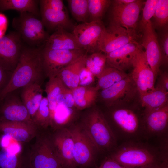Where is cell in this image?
Wrapping results in <instances>:
<instances>
[{
	"instance_id": "1",
	"label": "cell",
	"mask_w": 168,
	"mask_h": 168,
	"mask_svg": "<svg viewBox=\"0 0 168 168\" xmlns=\"http://www.w3.org/2000/svg\"><path fill=\"white\" fill-rule=\"evenodd\" d=\"M39 48L23 47L17 64L5 86L0 91V101L9 94L33 82H40L44 73Z\"/></svg>"
},
{
	"instance_id": "2",
	"label": "cell",
	"mask_w": 168,
	"mask_h": 168,
	"mask_svg": "<svg viewBox=\"0 0 168 168\" xmlns=\"http://www.w3.org/2000/svg\"><path fill=\"white\" fill-rule=\"evenodd\" d=\"M128 168H139L161 161H165L159 148L139 141L122 142L109 156Z\"/></svg>"
},
{
	"instance_id": "3",
	"label": "cell",
	"mask_w": 168,
	"mask_h": 168,
	"mask_svg": "<svg viewBox=\"0 0 168 168\" xmlns=\"http://www.w3.org/2000/svg\"><path fill=\"white\" fill-rule=\"evenodd\" d=\"M80 125L98 151L112 152L118 146L106 118L99 109L94 108L88 112Z\"/></svg>"
},
{
	"instance_id": "4",
	"label": "cell",
	"mask_w": 168,
	"mask_h": 168,
	"mask_svg": "<svg viewBox=\"0 0 168 168\" xmlns=\"http://www.w3.org/2000/svg\"><path fill=\"white\" fill-rule=\"evenodd\" d=\"M114 107L108 122L117 141H139L144 139L143 119L134 110L122 106Z\"/></svg>"
},
{
	"instance_id": "5",
	"label": "cell",
	"mask_w": 168,
	"mask_h": 168,
	"mask_svg": "<svg viewBox=\"0 0 168 168\" xmlns=\"http://www.w3.org/2000/svg\"><path fill=\"white\" fill-rule=\"evenodd\" d=\"M36 16L28 12H20L19 16L13 18L12 24L26 42L39 47L45 44L49 36L45 30L41 20Z\"/></svg>"
},
{
	"instance_id": "6",
	"label": "cell",
	"mask_w": 168,
	"mask_h": 168,
	"mask_svg": "<svg viewBox=\"0 0 168 168\" xmlns=\"http://www.w3.org/2000/svg\"><path fill=\"white\" fill-rule=\"evenodd\" d=\"M44 73L49 78L56 76L62 69L86 52L77 50L41 49Z\"/></svg>"
},
{
	"instance_id": "7",
	"label": "cell",
	"mask_w": 168,
	"mask_h": 168,
	"mask_svg": "<svg viewBox=\"0 0 168 168\" xmlns=\"http://www.w3.org/2000/svg\"><path fill=\"white\" fill-rule=\"evenodd\" d=\"M29 158L30 168H63L49 136L38 133Z\"/></svg>"
},
{
	"instance_id": "8",
	"label": "cell",
	"mask_w": 168,
	"mask_h": 168,
	"mask_svg": "<svg viewBox=\"0 0 168 168\" xmlns=\"http://www.w3.org/2000/svg\"><path fill=\"white\" fill-rule=\"evenodd\" d=\"M106 28L101 21L82 23L74 26L72 33L87 53L99 51L100 42Z\"/></svg>"
},
{
	"instance_id": "9",
	"label": "cell",
	"mask_w": 168,
	"mask_h": 168,
	"mask_svg": "<svg viewBox=\"0 0 168 168\" xmlns=\"http://www.w3.org/2000/svg\"><path fill=\"white\" fill-rule=\"evenodd\" d=\"M138 91L130 75L106 89L100 93L101 100L108 107L120 106L129 102Z\"/></svg>"
},
{
	"instance_id": "10",
	"label": "cell",
	"mask_w": 168,
	"mask_h": 168,
	"mask_svg": "<svg viewBox=\"0 0 168 168\" xmlns=\"http://www.w3.org/2000/svg\"><path fill=\"white\" fill-rule=\"evenodd\" d=\"M69 129L73 138V158L76 168H86L94 161L98 151L80 125Z\"/></svg>"
},
{
	"instance_id": "11",
	"label": "cell",
	"mask_w": 168,
	"mask_h": 168,
	"mask_svg": "<svg viewBox=\"0 0 168 168\" xmlns=\"http://www.w3.org/2000/svg\"><path fill=\"white\" fill-rule=\"evenodd\" d=\"M49 136L57 156L63 168H77L73 158L74 140L69 129L63 128Z\"/></svg>"
},
{
	"instance_id": "12",
	"label": "cell",
	"mask_w": 168,
	"mask_h": 168,
	"mask_svg": "<svg viewBox=\"0 0 168 168\" xmlns=\"http://www.w3.org/2000/svg\"><path fill=\"white\" fill-rule=\"evenodd\" d=\"M113 2L110 24L119 25L134 33L143 2L135 0L127 4L121 3L118 0Z\"/></svg>"
},
{
	"instance_id": "13",
	"label": "cell",
	"mask_w": 168,
	"mask_h": 168,
	"mask_svg": "<svg viewBox=\"0 0 168 168\" xmlns=\"http://www.w3.org/2000/svg\"><path fill=\"white\" fill-rule=\"evenodd\" d=\"M22 48L21 38L17 32L0 38V66L12 73L17 64Z\"/></svg>"
},
{
	"instance_id": "14",
	"label": "cell",
	"mask_w": 168,
	"mask_h": 168,
	"mask_svg": "<svg viewBox=\"0 0 168 168\" xmlns=\"http://www.w3.org/2000/svg\"><path fill=\"white\" fill-rule=\"evenodd\" d=\"M133 67L130 75L139 95L154 90L156 77L147 63L144 51L141 48L137 54Z\"/></svg>"
},
{
	"instance_id": "15",
	"label": "cell",
	"mask_w": 168,
	"mask_h": 168,
	"mask_svg": "<svg viewBox=\"0 0 168 168\" xmlns=\"http://www.w3.org/2000/svg\"><path fill=\"white\" fill-rule=\"evenodd\" d=\"M144 139L168 135V104L144 114Z\"/></svg>"
},
{
	"instance_id": "16",
	"label": "cell",
	"mask_w": 168,
	"mask_h": 168,
	"mask_svg": "<svg viewBox=\"0 0 168 168\" xmlns=\"http://www.w3.org/2000/svg\"><path fill=\"white\" fill-rule=\"evenodd\" d=\"M133 33L119 25L110 24L100 42L99 51L106 54L134 40Z\"/></svg>"
},
{
	"instance_id": "17",
	"label": "cell",
	"mask_w": 168,
	"mask_h": 168,
	"mask_svg": "<svg viewBox=\"0 0 168 168\" xmlns=\"http://www.w3.org/2000/svg\"><path fill=\"white\" fill-rule=\"evenodd\" d=\"M143 35L142 46L147 63L153 72L156 77L159 71L162 64V55L160 45L156 34L151 21L142 25Z\"/></svg>"
},
{
	"instance_id": "18",
	"label": "cell",
	"mask_w": 168,
	"mask_h": 168,
	"mask_svg": "<svg viewBox=\"0 0 168 168\" xmlns=\"http://www.w3.org/2000/svg\"><path fill=\"white\" fill-rule=\"evenodd\" d=\"M2 101L0 107V120L33 124L27 109L18 96L10 93Z\"/></svg>"
},
{
	"instance_id": "19",
	"label": "cell",
	"mask_w": 168,
	"mask_h": 168,
	"mask_svg": "<svg viewBox=\"0 0 168 168\" xmlns=\"http://www.w3.org/2000/svg\"><path fill=\"white\" fill-rule=\"evenodd\" d=\"M135 40L106 54V64L121 71L133 67L137 54L141 48Z\"/></svg>"
},
{
	"instance_id": "20",
	"label": "cell",
	"mask_w": 168,
	"mask_h": 168,
	"mask_svg": "<svg viewBox=\"0 0 168 168\" xmlns=\"http://www.w3.org/2000/svg\"><path fill=\"white\" fill-rule=\"evenodd\" d=\"M39 132L32 124L0 120V133L20 143L29 142L36 137Z\"/></svg>"
},
{
	"instance_id": "21",
	"label": "cell",
	"mask_w": 168,
	"mask_h": 168,
	"mask_svg": "<svg viewBox=\"0 0 168 168\" xmlns=\"http://www.w3.org/2000/svg\"><path fill=\"white\" fill-rule=\"evenodd\" d=\"M39 3L41 21L44 26L47 29L54 31L61 27L66 30L71 28L73 29L74 26H73L65 11H55L40 0Z\"/></svg>"
},
{
	"instance_id": "22",
	"label": "cell",
	"mask_w": 168,
	"mask_h": 168,
	"mask_svg": "<svg viewBox=\"0 0 168 168\" xmlns=\"http://www.w3.org/2000/svg\"><path fill=\"white\" fill-rule=\"evenodd\" d=\"M44 48L51 49L77 50L82 49L78 43L72 33L61 27L56 30L50 36Z\"/></svg>"
},
{
	"instance_id": "23",
	"label": "cell",
	"mask_w": 168,
	"mask_h": 168,
	"mask_svg": "<svg viewBox=\"0 0 168 168\" xmlns=\"http://www.w3.org/2000/svg\"><path fill=\"white\" fill-rule=\"evenodd\" d=\"M87 56L86 52L62 69L56 76L71 90L79 86V74L85 66Z\"/></svg>"
},
{
	"instance_id": "24",
	"label": "cell",
	"mask_w": 168,
	"mask_h": 168,
	"mask_svg": "<svg viewBox=\"0 0 168 168\" xmlns=\"http://www.w3.org/2000/svg\"><path fill=\"white\" fill-rule=\"evenodd\" d=\"M40 84V82L31 83L23 87L21 93V99L32 119L43 97Z\"/></svg>"
},
{
	"instance_id": "25",
	"label": "cell",
	"mask_w": 168,
	"mask_h": 168,
	"mask_svg": "<svg viewBox=\"0 0 168 168\" xmlns=\"http://www.w3.org/2000/svg\"><path fill=\"white\" fill-rule=\"evenodd\" d=\"M76 109L82 110L94 105L98 95L99 90L95 86H79L72 90Z\"/></svg>"
},
{
	"instance_id": "26",
	"label": "cell",
	"mask_w": 168,
	"mask_h": 168,
	"mask_svg": "<svg viewBox=\"0 0 168 168\" xmlns=\"http://www.w3.org/2000/svg\"><path fill=\"white\" fill-rule=\"evenodd\" d=\"M144 114L168 105V92L155 87L153 90L140 96Z\"/></svg>"
},
{
	"instance_id": "27",
	"label": "cell",
	"mask_w": 168,
	"mask_h": 168,
	"mask_svg": "<svg viewBox=\"0 0 168 168\" xmlns=\"http://www.w3.org/2000/svg\"><path fill=\"white\" fill-rule=\"evenodd\" d=\"M39 1L36 0H0V10H9L28 12L36 16L40 15L38 7Z\"/></svg>"
},
{
	"instance_id": "28",
	"label": "cell",
	"mask_w": 168,
	"mask_h": 168,
	"mask_svg": "<svg viewBox=\"0 0 168 168\" xmlns=\"http://www.w3.org/2000/svg\"><path fill=\"white\" fill-rule=\"evenodd\" d=\"M129 76L124 72L106 64L102 72L96 77L98 81L96 86L99 90L100 89L103 90L108 88Z\"/></svg>"
},
{
	"instance_id": "29",
	"label": "cell",
	"mask_w": 168,
	"mask_h": 168,
	"mask_svg": "<svg viewBox=\"0 0 168 168\" xmlns=\"http://www.w3.org/2000/svg\"><path fill=\"white\" fill-rule=\"evenodd\" d=\"M67 87L57 77L49 78L45 88L51 118L57 104V98L59 95Z\"/></svg>"
},
{
	"instance_id": "30",
	"label": "cell",
	"mask_w": 168,
	"mask_h": 168,
	"mask_svg": "<svg viewBox=\"0 0 168 168\" xmlns=\"http://www.w3.org/2000/svg\"><path fill=\"white\" fill-rule=\"evenodd\" d=\"M32 119L33 124L39 132L40 129L50 126V112L46 97H43L39 106Z\"/></svg>"
},
{
	"instance_id": "31",
	"label": "cell",
	"mask_w": 168,
	"mask_h": 168,
	"mask_svg": "<svg viewBox=\"0 0 168 168\" xmlns=\"http://www.w3.org/2000/svg\"><path fill=\"white\" fill-rule=\"evenodd\" d=\"M105 54L98 51L91 53L86 58L85 66L96 77L102 72L106 65Z\"/></svg>"
},
{
	"instance_id": "32",
	"label": "cell",
	"mask_w": 168,
	"mask_h": 168,
	"mask_svg": "<svg viewBox=\"0 0 168 168\" xmlns=\"http://www.w3.org/2000/svg\"><path fill=\"white\" fill-rule=\"evenodd\" d=\"M71 14L77 21L89 22L88 0H67Z\"/></svg>"
},
{
	"instance_id": "33",
	"label": "cell",
	"mask_w": 168,
	"mask_h": 168,
	"mask_svg": "<svg viewBox=\"0 0 168 168\" xmlns=\"http://www.w3.org/2000/svg\"><path fill=\"white\" fill-rule=\"evenodd\" d=\"M89 22L101 21L105 10L110 5L109 0H88Z\"/></svg>"
},
{
	"instance_id": "34",
	"label": "cell",
	"mask_w": 168,
	"mask_h": 168,
	"mask_svg": "<svg viewBox=\"0 0 168 168\" xmlns=\"http://www.w3.org/2000/svg\"><path fill=\"white\" fill-rule=\"evenodd\" d=\"M0 168H22V162L19 155L2 148L0 150Z\"/></svg>"
},
{
	"instance_id": "35",
	"label": "cell",
	"mask_w": 168,
	"mask_h": 168,
	"mask_svg": "<svg viewBox=\"0 0 168 168\" xmlns=\"http://www.w3.org/2000/svg\"><path fill=\"white\" fill-rule=\"evenodd\" d=\"M156 24L159 27H163L168 23V0H159L153 16Z\"/></svg>"
},
{
	"instance_id": "36",
	"label": "cell",
	"mask_w": 168,
	"mask_h": 168,
	"mask_svg": "<svg viewBox=\"0 0 168 168\" xmlns=\"http://www.w3.org/2000/svg\"><path fill=\"white\" fill-rule=\"evenodd\" d=\"M158 0H147L145 2L141 21L142 25L151 21L154 15Z\"/></svg>"
},
{
	"instance_id": "37",
	"label": "cell",
	"mask_w": 168,
	"mask_h": 168,
	"mask_svg": "<svg viewBox=\"0 0 168 168\" xmlns=\"http://www.w3.org/2000/svg\"><path fill=\"white\" fill-rule=\"evenodd\" d=\"M57 102V105H62L68 108H76L72 90L67 87L58 96Z\"/></svg>"
},
{
	"instance_id": "38",
	"label": "cell",
	"mask_w": 168,
	"mask_h": 168,
	"mask_svg": "<svg viewBox=\"0 0 168 168\" xmlns=\"http://www.w3.org/2000/svg\"><path fill=\"white\" fill-rule=\"evenodd\" d=\"M95 77L85 66L82 68L79 74V86H91L94 82Z\"/></svg>"
},
{
	"instance_id": "39",
	"label": "cell",
	"mask_w": 168,
	"mask_h": 168,
	"mask_svg": "<svg viewBox=\"0 0 168 168\" xmlns=\"http://www.w3.org/2000/svg\"><path fill=\"white\" fill-rule=\"evenodd\" d=\"M160 46L162 55V63L167 65L168 61V34L166 30L163 35Z\"/></svg>"
},
{
	"instance_id": "40",
	"label": "cell",
	"mask_w": 168,
	"mask_h": 168,
	"mask_svg": "<svg viewBox=\"0 0 168 168\" xmlns=\"http://www.w3.org/2000/svg\"><path fill=\"white\" fill-rule=\"evenodd\" d=\"M42 2L54 10L57 11H65L63 2L61 0H41Z\"/></svg>"
},
{
	"instance_id": "41",
	"label": "cell",
	"mask_w": 168,
	"mask_h": 168,
	"mask_svg": "<svg viewBox=\"0 0 168 168\" xmlns=\"http://www.w3.org/2000/svg\"><path fill=\"white\" fill-rule=\"evenodd\" d=\"M96 168H128L121 165L109 156L107 157L100 165Z\"/></svg>"
},
{
	"instance_id": "42",
	"label": "cell",
	"mask_w": 168,
	"mask_h": 168,
	"mask_svg": "<svg viewBox=\"0 0 168 168\" xmlns=\"http://www.w3.org/2000/svg\"><path fill=\"white\" fill-rule=\"evenodd\" d=\"M155 87L168 92V74L167 72H164L161 73L159 78L157 85Z\"/></svg>"
},
{
	"instance_id": "43",
	"label": "cell",
	"mask_w": 168,
	"mask_h": 168,
	"mask_svg": "<svg viewBox=\"0 0 168 168\" xmlns=\"http://www.w3.org/2000/svg\"><path fill=\"white\" fill-rule=\"evenodd\" d=\"M10 72L4 70L0 66V91L3 89L7 84L10 77L9 75Z\"/></svg>"
},
{
	"instance_id": "44",
	"label": "cell",
	"mask_w": 168,
	"mask_h": 168,
	"mask_svg": "<svg viewBox=\"0 0 168 168\" xmlns=\"http://www.w3.org/2000/svg\"><path fill=\"white\" fill-rule=\"evenodd\" d=\"M8 24L7 19L6 16L0 13V38L4 36Z\"/></svg>"
},
{
	"instance_id": "45",
	"label": "cell",
	"mask_w": 168,
	"mask_h": 168,
	"mask_svg": "<svg viewBox=\"0 0 168 168\" xmlns=\"http://www.w3.org/2000/svg\"><path fill=\"white\" fill-rule=\"evenodd\" d=\"M139 168H168V162H159Z\"/></svg>"
},
{
	"instance_id": "46",
	"label": "cell",
	"mask_w": 168,
	"mask_h": 168,
	"mask_svg": "<svg viewBox=\"0 0 168 168\" xmlns=\"http://www.w3.org/2000/svg\"><path fill=\"white\" fill-rule=\"evenodd\" d=\"M119 2L124 4H127L131 3L135 1V0H118Z\"/></svg>"
}]
</instances>
